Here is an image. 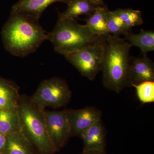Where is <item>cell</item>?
<instances>
[{
	"instance_id": "cell-1",
	"label": "cell",
	"mask_w": 154,
	"mask_h": 154,
	"mask_svg": "<svg viewBox=\"0 0 154 154\" xmlns=\"http://www.w3.org/2000/svg\"><path fill=\"white\" fill-rule=\"evenodd\" d=\"M48 33L38 19L21 12L11 11V16L2 29L5 49L12 55L24 57L35 52L48 40Z\"/></svg>"
},
{
	"instance_id": "cell-2",
	"label": "cell",
	"mask_w": 154,
	"mask_h": 154,
	"mask_svg": "<svg viewBox=\"0 0 154 154\" xmlns=\"http://www.w3.org/2000/svg\"><path fill=\"white\" fill-rule=\"evenodd\" d=\"M101 71L102 83L107 90L121 92L128 87V68L132 46L120 36L107 34Z\"/></svg>"
},
{
	"instance_id": "cell-3",
	"label": "cell",
	"mask_w": 154,
	"mask_h": 154,
	"mask_svg": "<svg viewBox=\"0 0 154 154\" xmlns=\"http://www.w3.org/2000/svg\"><path fill=\"white\" fill-rule=\"evenodd\" d=\"M21 129L39 154H54L56 151L46 129L45 108L30 97L20 95L18 105Z\"/></svg>"
},
{
	"instance_id": "cell-4",
	"label": "cell",
	"mask_w": 154,
	"mask_h": 154,
	"mask_svg": "<svg viewBox=\"0 0 154 154\" xmlns=\"http://www.w3.org/2000/svg\"><path fill=\"white\" fill-rule=\"evenodd\" d=\"M100 36L76 20L58 19L53 30L48 33V40L52 42L56 52L65 56L93 44Z\"/></svg>"
},
{
	"instance_id": "cell-5",
	"label": "cell",
	"mask_w": 154,
	"mask_h": 154,
	"mask_svg": "<svg viewBox=\"0 0 154 154\" xmlns=\"http://www.w3.org/2000/svg\"><path fill=\"white\" fill-rule=\"evenodd\" d=\"M106 44L105 35L102 36L93 44L64 57L83 76L93 81L101 71Z\"/></svg>"
},
{
	"instance_id": "cell-6",
	"label": "cell",
	"mask_w": 154,
	"mask_h": 154,
	"mask_svg": "<svg viewBox=\"0 0 154 154\" xmlns=\"http://www.w3.org/2000/svg\"><path fill=\"white\" fill-rule=\"evenodd\" d=\"M72 93L64 80L54 77L42 81L31 99L41 107L57 108L69 102Z\"/></svg>"
},
{
	"instance_id": "cell-7",
	"label": "cell",
	"mask_w": 154,
	"mask_h": 154,
	"mask_svg": "<svg viewBox=\"0 0 154 154\" xmlns=\"http://www.w3.org/2000/svg\"><path fill=\"white\" fill-rule=\"evenodd\" d=\"M44 113L48 134L56 151H58L71 137L70 127L66 110H45Z\"/></svg>"
},
{
	"instance_id": "cell-8",
	"label": "cell",
	"mask_w": 154,
	"mask_h": 154,
	"mask_svg": "<svg viewBox=\"0 0 154 154\" xmlns=\"http://www.w3.org/2000/svg\"><path fill=\"white\" fill-rule=\"evenodd\" d=\"M65 110L70 127L71 137L80 136L92 125L101 119L102 115L101 110L93 106Z\"/></svg>"
},
{
	"instance_id": "cell-9",
	"label": "cell",
	"mask_w": 154,
	"mask_h": 154,
	"mask_svg": "<svg viewBox=\"0 0 154 154\" xmlns=\"http://www.w3.org/2000/svg\"><path fill=\"white\" fill-rule=\"evenodd\" d=\"M146 82H154V64L147 55L130 57L128 68V87Z\"/></svg>"
},
{
	"instance_id": "cell-10",
	"label": "cell",
	"mask_w": 154,
	"mask_h": 154,
	"mask_svg": "<svg viewBox=\"0 0 154 154\" xmlns=\"http://www.w3.org/2000/svg\"><path fill=\"white\" fill-rule=\"evenodd\" d=\"M105 127L101 119L92 125L80 135L84 143L83 152H105Z\"/></svg>"
},
{
	"instance_id": "cell-11",
	"label": "cell",
	"mask_w": 154,
	"mask_h": 154,
	"mask_svg": "<svg viewBox=\"0 0 154 154\" xmlns=\"http://www.w3.org/2000/svg\"><path fill=\"white\" fill-rule=\"evenodd\" d=\"M7 136L3 154H39L21 128Z\"/></svg>"
},
{
	"instance_id": "cell-12",
	"label": "cell",
	"mask_w": 154,
	"mask_h": 154,
	"mask_svg": "<svg viewBox=\"0 0 154 154\" xmlns=\"http://www.w3.org/2000/svg\"><path fill=\"white\" fill-rule=\"evenodd\" d=\"M72 0H19L12 7V11L21 12L38 19L48 6L60 2L68 5Z\"/></svg>"
},
{
	"instance_id": "cell-13",
	"label": "cell",
	"mask_w": 154,
	"mask_h": 154,
	"mask_svg": "<svg viewBox=\"0 0 154 154\" xmlns=\"http://www.w3.org/2000/svg\"><path fill=\"white\" fill-rule=\"evenodd\" d=\"M19 90L16 83L0 77V110L18 107Z\"/></svg>"
},
{
	"instance_id": "cell-14",
	"label": "cell",
	"mask_w": 154,
	"mask_h": 154,
	"mask_svg": "<svg viewBox=\"0 0 154 154\" xmlns=\"http://www.w3.org/2000/svg\"><path fill=\"white\" fill-rule=\"evenodd\" d=\"M124 38L131 46L139 48L143 55H147L148 53L154 51L153 30L141 29L137 34L130 31L124 35Z\"/></svg>"
},
{
	"instance_id": "cell-15",
	"label": "cell",
	"mask_w": 154,
	"mask_h": 154,
	"mask_svg": "<svg viewBox=\"0 0 154 154\" xmlns=\"http://www.w3.org/2000/svg\"><path fill=\"white\" fill-rule=\"evenodd\" d=\"M107 9L105 6H98L92 14L88 16L86 25L95 35L102 36L108 34L106 17Z\"/></svg>"
},
{
	"instance_id": "cell-16",
	"label": "cell",
	"mask_w": 154,
	"mask_h": 154,
	"mask_svg": "<svg viewBox=\"0 0 154 154\" xmlns=\"http://www.w3.org/2000/svg\"><path fill=\"white\" fill-rule=\"evenodd\" d=\"M68 5L66 11L59 14L58 19L76 20L82 15L89 16L94 12L97 7L86 0H72Z\"/></svg>"
},
{
	"instance_id": "cell-17",
	"label": "cell",
	"mask_w": 154,
	"mask_h": 154,
	"mask_svg": "<svg viewBox=\"0 0 154 154\" xmlns=\"http://www.w3.org/2000/svg\"><path fill=\"white\" fill-rule=\"evenodd\" d=\"M20 128L18 107L0 110V132L7 136Z\"/></svg>"
},
{
	"instance_id": "cell-18",
	"label": "cell",
	"mask_w": 154,
	"mask_h": 154,
	"mask_svg": "<svg viewBox=\"0 0 154 154\" xmlns=\"http://www.w3.org/2000/svg\"><path fill=\"white\" fill-rule=\"evenodd\" d=\"M115 12L121 19L125 28L129 31L135 26L143 24L142 13L132 9H118Z\"/></svg>"
},
{
	"instance_id": "cell-19",
	"label": "cell",
	"mask_w": 154,
	"mask_h": 154,
	"mask_svg": "<svg viewBox=\"0 0 154 154\" xmlns=\"http://www.w3.org/2000/svg\"><path fill=\"white\" fill-rule=\"evenodd\" d=\"M107 33L116 36L125 35L130 32L125 28L123 22L115 11L107 9L106 11Z\"/></svg>"
},
{
	"instance_id": "cell-20",
	"label": "cell",
	"mask_w": 154,
	"mask_h": 154,
	"mask_svg": "<svg viewBox=\"0 0 154 154\" xmlns=\"http://www.w3.org/2000/svg\"><path fill=\"white\" fill-rule=\"evenodd\" d=\"M132 87L135 88L138 98L142 103L154 102V82H146Z\"/></svg>"
},
{
	"instance_id": "cell-21",
	"label": "cell",
	"mask_w": 154,
	"mask_h": 154,
	"mask_svg": "<svg viewBox=\"0 0 154 154\" xmlns=\"http://www.w3.org/2000/svg\"><path fill=\"white\" fill-rule=\"evenodd\" d=\"M7 136L0 132V154H3L5 148Z\"/></svg>"
},
{
	"instance_id": "cell-22",
	"label": "cell",
	"mask_w": 154,
	"mask_h": 154,
	"mask_svg": "<svg viewBox=\"0 0 154 154\" xmlns=\"http://www.w3.org/2000/svg\"><path fill=\"white\" fill-rule=\"evenodd\" d=\"M86 1L96 7L105 6V3L103 0H86Z\"/></svg>"
}]
</instances>
